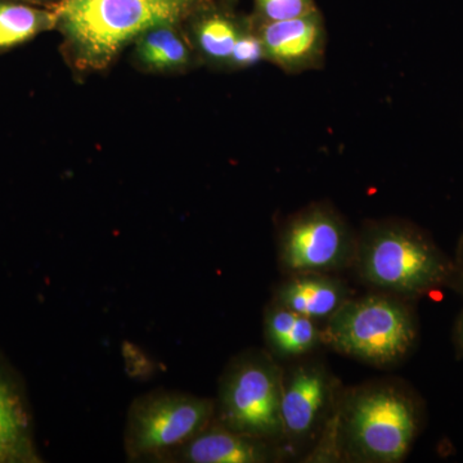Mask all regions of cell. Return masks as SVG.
Wrapping results in <instances>:
<instances>
[{"mask_svg": "<svg viewBox=\"0 0 463 463\" xmlns=\"http://www.w3.org/2000/svg\"><path fill=\"white\" fill-rule=\"evenodd\" d=\"M20 2L27 3V5H38L44 8H58V5L63 0H20Z\"/></svg>", "mask_w": 463, "mask_h": 463, "instance_id": "ffe728a7", "label": "cell"}, {"mask_svg": "<svg viewBox=\"0 0 463 463\" xmlns=\"http://www.w3.org/2000/svg\"><path fill=\"white\" fill-rule=\"evenodd\" d=\"M316 0H254L251 16L258 23H274L318 11Z\"/></svg>", "mask_w": 463, "mask_h": 463, "instance_id": "e0dca14e", "label": "cell"}, {"mask_svg": "<svg viewBox=\"0 0 463 463\" xmlns=\"http://www.w3.org/2000/svg\"><path fill=\"white\" fill-rule=\"evenodd\" d=\"M57 8L38 7L20 0H0V53L57 29Z\"/></svg>", "mask_w": 463, "mask_h": 463, "instance_id": "2e32d148", "label": "cell"}, {"mask_svg": "<svg viewBox=\"0 0 463 463\" xmlns=\"http://www.w3.org/2000/svg\"><path fill=\"white\" fill-rule=\"evenodd\" d=\"M215 419V402L176 392L137 399L128 416L125 449L130 459L166 458Z\"/></svg>", "mask_w": 463, "mask_h": 463, "instance_id": "8992f818", "label": "cell"}, {"mask_svg": "<svg viewBox=\"0 0 463 463\" xmlns=\"http://www.w3.org/2000/svg\"><path fill=\"white\" fill-rule=\"evenodd\" d=\"M36 461L25 404L16 386L0 373V463Z\"/></svg>", "mask_w": 463, "mask_h": 463, "instance_id": "9a60e30c", "label": "cell"}, {"mask_svg": "<svg viewBox=\"0 0 463 463\" xmlns=\"http://www.w3.org/2000/svg\"><path fill=\"white\" fill-rule=\"evenodd\" d=\"M228 3H212L188 20L190 36L201 62L214 69L228 70L232 52L249 23V16L234 12Z\"/></svg>", "mask_w": 463, "mask_h": 463, "instance_id": "8fae6325", "label": "cell"}, {"mask_svg": "<svg viewBox=\"0 0 463 463\" xmlns=\"http://www.w3.org/2000/svg\"><path fill=\"white\" fill-rule=\"evenodd\" d=\"M265 61L263 42L259 35L254 18L249 14V23L234 45L230 61V71L250 69Z\"/></svg>", "mask_w": 463, "mask_h": 463, "instance_id": "ac0fdd59", "label": "cell"}, {"mask_svg": "<svg viewBox=\"0 0 463 463\" xmlns=\"http://www.w3.org/2000/svg\"><path fill=\"white\" fill-rule=\"evenodd\" d=\"M353 265L362 281L413 298L452 281L455 264L425 232L404 221L370 222L356 236Z\"/></svg>", "mask_w": 463, "mask_h": 463, "instance_id": "7a4b0ae2", "label": "cell"}, {"mask_svg": "<svg viewBox=\"0 0 463 463\" xmlns=\"http://www.w3.org/2000/svg\"><path fill=\"white\" fill-rule=\"evenodd\" d=\"M283 370L273 355L252 350L225 368L215 420L231 430L279 444L282 440Z\"/></svg>", "mask_w": 463, "mask_h": 463, "instance_id": "5b68a950", "label": "cell"}, {"mask_svg": "<svg viewBox=\"0 0 463 463\" xmlns=\"http://www.w3.org/2000/svg\"><path fill=\"white\" fill-rule=\"evenodd\" d=\"M352 298L345 282L331 273L288 274L274 301L316 322L328 321Z\"/></svg>", "mask_w": 463, "mask_h": 463, "instance_id": "7c38bea8", "label": "cell"}, {"mask_svg": "<svg viewBox=\"0 0 463 463\" xmlns=\"http://www.w3.org/2000/svg\"><path fill=\"white\" fill-rule=\"evenodd\" d=\"M457 279V282L463 288V236L459 241L458 252H457V260L455 264V273H453V279Z\"/></svg>", "mask_w": 463, "mask_h": 463, "instance_id": "d6986e66", "label": "cell"}, {"mask_svg": "<svg viewBox=\"0 0 463 463\" xmlns=\"http://www.w3.org/2000/svg\"><path fill=\"white\" fill-rule=\"evenodd\" d=\"M456 343L459 352L463 355V312L459 316L458 322H457L456 327Z\"/></svg>", "mask_w": 463, "mask_h": 463, "instance_id": "44dd1931", "label": "cell"}, {"mask_svg": "<svg viewBox=\"0 0 463 463\" xmlns=\"http://www.w3.org/2000/svg\"><path fill=\"white\" fill-rule=\"evenodd\" d=\"M264 335L270 354L279 359L301 358L322 344V327L318 322L274 300L265 312Z\"/></svg>", "mask_w": 463, "mask_h": 463, "instance_id": "5bb4252c", "label": "cell"}, {"mask_svg": "<svg viewBox=\"0 0 463 463\" xmlns=\"http://www.w3.org/2000/svg\"><path fill=\"white\" fill-rule=\"evenodd\" d=\"M356 234L327 203H316L288 218L279 232V264L288 274L332 273L353 265Z\"/></svg>", "mask_w": 463, "mask_h": 463, "instance_id": "52a82bcc", "label": "cell"}, {"mask_svg": "<svg viewBox=\"0 0 463 463\" xmlns=\"http://www.w3.org/2000/svg\"><path fill=\"white\" fill-rule=\"evenodd\" d=\"M134 61L154 74H182L201 65L184 25L161 24L134 41Z\"/></svg>", "mask_w": 463, "mask_h": 463, "instance_id": "4fadbf2b", "label": "cell"}, {"mask_svg": "<svg viewBox=\"0 0 463 463\" xmlns=\"http://www.w3.org/2000/svg\"><path fill=\"white\" fill-rule=\"evenodd\" d=\"M419 420L414 399L397 383H373L350 390L337 404L341 458L403 461L419 430Z\"/></svg>", "mask_w": 463, "mask_h": 463, "instance_id": "3957f363", "label": "cell"}, {"mask_svg": "<svg viewBox=\"0 0 463 463\" xmlns=\"http://www.w3.org/2000/svg\"><path fill=\"white\" fill-rule=\"evenodd\" d=\"M254 21L263 42L265 61L285 74L300 75L325 67L328 33L321 9L274 23Z\"/></svg>", "mask_w": 463, "mask_h": 463, "instance_id": "9c48e42d", "label": "cell"}, {"mask_svg": "<svg viewBox=\"0 0 463 463\" xmlns=\"http://www.w3.org/2000/svg\"><path fill=\"white\" fill-rule=\"evenodd\" d=\"M223 2L228 3V5H236L237 2H239V0H223Z\"/></svg>", "mask_w": 463, "mask_h": 463, "instance_id": "7402d4cb", "label": "cell"}, {"mask_svg": "<svg viewBox=\"0 0 463 463\" xmlns=\"http://www.w3.org/2000/svg\"><path fill=\"white\" fill-rule=\"evenodd\" d=\"M281 458L279 444L213 422L164 461L185 463H269Z\"/></svg>", "mask_w": 463, "mask_h": 463, "instance_id": "30bf717a", "label": "cell"}, {"mask_svg": "<svg viewBox=\"0 0 463 463\" xmlns=\"http://www.w3.org/2000/svg\"><path fill=\"white\" fill-rule=\"evenodd\" d=\"M339 401L337 381L322 362L304 361L283 370L282 440L300 446L321 435Z\"/></svg>", "mask_w": 463, "mask_h": 463, "instance_id": "ba28073f", "label": "cell"}, {"mask_svg": "<svg viewBox=\"0 0 463 463\" xmlns=\"http://www.w3.org/2000/svg\"><path fill=\"white\" fill-rule=\"evenodd\" d=\"M416 339L410 307L386 292L350 298L322 327L323 345L376 367L403 361Z\"/></svg>", "mask_w": 463, "mask_h": 463, "instance_id": "277c9868", "label": "cell"}, {"mask_svg": "<svg viewBox=\"0 0 463 463\" xmlns=\"http://www.w3.org/2000/svg\"><path fill=\"white\" fill-rule=\"evenodd\" d=\"M214 0H63L57 8L62 53L79 72L102 71L141 33L185 25Z\"/></svg>", "mask_w": 463, "mask_h": 463, "instance_id": "6da1fadb", "label": "cell"}]
</instances>
